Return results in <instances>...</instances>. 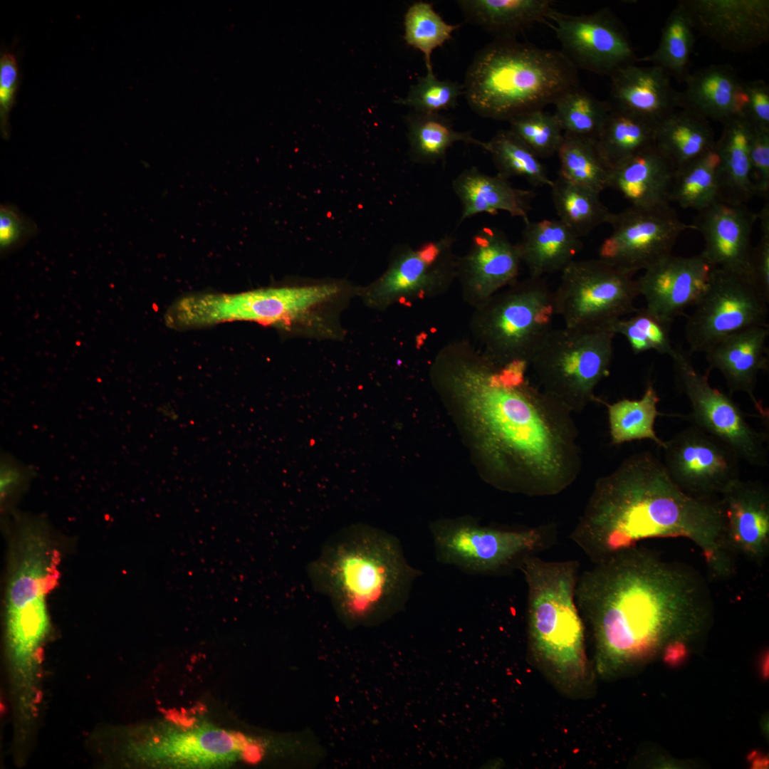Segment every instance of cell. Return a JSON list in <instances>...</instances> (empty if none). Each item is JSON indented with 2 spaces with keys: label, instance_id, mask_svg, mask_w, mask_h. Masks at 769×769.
<instances>
[{
  "label": "cell",
  "instance_id": "obj_5",
  "mask_svg": "<svg viewBox=\"0 0 769 769\" xmlns=\"http://www.w3.org/2000/svg\"><path fill=\"white\" fill-rule=\"evenodd\" d=\"M519 570L528 588V644L533 664L560 692L582 698L595 673L585 649V627L577 607V560L525 558Z\"/></svg>",
  "mask_w": 769,
  "mask_h": 769
},
{
  "label": "cell",
  "instance_id": "obj_26",
  "mask_svg": "<svg viewBox=\"0 0 769 769\" xmlns=\"http://www.w3.org/2000/svg\"><path fill=\"white\" fill-rule=\"evenodd\" d=\"M684 80V90L679 91L681 109L722 124L742 117L744 81L731 66L710 65L688 73Z\"/></svg>",
  "mask_w": 769,
  "mask_h": 769
},
{
  "label": "cell",
  "instance_id": "obj_46",
  "mask_svg": "<svg viewBox=\"0 0 769 769\" xmlns=\"http://www.w3.org/2000/svg\"><path fill=\"white\" fill-rule=\"evenodd\" d=\"M464 85L458 82L441 80L434 72H427L410 86L407 96L398 99L396 103L416 112L440 113L456 106L458 98L464 94Z\"/></svg>",
  "mask_w": 769,
  "mask_h": 769
},
{
  "label": "cell",
  "instance_id": "obj_51",
  "mask_svg": "<svg viewBox=\"0 0 769 769\" xmlns=\"http://www.w3.org/2000/svg\"><path fill=\"white\" fill-rule=\"evenodd\" d=\"M742 118L753 127L769 129V86L763 80L744 81Z\"/></svg>",
  "mask_w": 769,
  "mask_h": 769
},
{
  "label": "cell",
  "instance_id": "obj_12",
  "mask_svg": "<svg viewBox=\"0 0 769 769\" xmlns=\"http://www.w3.org/2000/svg\"><path fill=\"white\" fill-rule=\"evenodd\" d=\"M338 292L335 285L318 284L192 294L181 298L177 315L185 329L234 320L287 324L303 318Z\"/></svg>",
  "mask_w": 769,
  "mask_h": 769
},
{
  "label": "cell",
  "instance_id": "obj_11",
  "mask_svg": "<svg viewBox=\"0 0 769 769\" xmlns=\"http://www.w3.org/2000/svg\"><path fill=\"white\" fill-rule=\"evenodd\" d=\"M632 276L600 258L575 259L553 291L555 315L570 329L609 330L637 310L634 303L639 293Z\"/></svg>",
  "mask_w": 769,
  "mask_h": 769
},
{
  "label": "cell",
  "instance_id": "obj_48",
  "mask_svg": "<svg viewBox=\"0 0 769 769\" xmlns=\"http://www.w3.org/2000/svg\"><path fill=\"white\" fill-rule=\"evenodd\" d=\"M761 236L753 247L749 281L769 303V205L767 203L758 213Z\"/></svg>",
  "mask_w": 769,
  "mask_h": 769
},
{
  "label": "cell",
  "instance_id": "obj_3",
  "mask_svg": "<svg viewBox=\"0 0 769 769\" xmlns=\"http://www.w3.org/2000/svg\"><path fill=\"white\" fill-rule=\"evenodd\" d=\"M570 537L592 563L649 538H684L700 550L713 577L735 571L719 499L686 493L649 452L597 481Z\"/></svg>",
  "mask_w": 769,
  "mask_h": 769
},
{
  "label": "cell",
  "instance_id": "obj_14",
  "mask_svg": "<svg viewBox=\"0 0 769 769\" xmlns=\"http://www.w3.org/2000/svg\"><path fill=\"white\" fill-rule=\"evenodd\" d=\"M672 359L679 386L690 402L694 425L729 447L740 460L755 467L768 466L767 439L748 422L738 405L710 384L686 352L676 349Z\"/></svg>",
  "mask_w": 769,
  "mask_h": 769
},
{
  "label": "cell",
  "instance_id": "obj_23",
  "mask_svg": "<svg viewBox=\"0 0 769 769\" xmlns=\"http://www.w3.org/2000/svg\"><path fill=\"white\" fill-rule=\"evenodd\" d=\"M757 219L758 214L746 204L721 201L699 211L692 224L704 239V249L700 254L713 268L749 281L753 247L751 234Z\"/></svg>",
  "mask_w": 769,
  "mask_h": 769
},
{
  "label": "cell",
  "instance_id": "obj_53",
  "mask_svg": "<svg viewBox=\"0 0 769 769\" xmlns=\"http://www.w3.org/2000/svg\"><path fill=\"white\" fill-rule=\"evenodd\" d=\"M688 654L687 644L683 642H676L667 646L663 651L664 661L671 665L680 664Z\"/></svg>",
  "mask_w": 769,
  "mask_h": 769
},
{
  "label": "cell",
  "instance_id": "obj_6",
  "mask_svg": "<svg viewBox=\"0 0 769 769\" xmlns=\"http://www.w3.org/2000/svg\"><path fill=\"white\" fill-rule=\"evenodd\" d=\"M577 85V68L561 51L515 38H496L474 56L466 73L464 94L478 115L508 122L554 104Z\"/></svg>",
  "mask_w": 769,
  "mask_h": 769
},
{
  "label": "cell",
  "instance_id": "obj_47",
  "mask_svg": "<svg viewBox=\"0 0 769 769\" xmlns=\"http://www.w3.org/2000/svg\"><path fill=\"white\" fill-rule=\"evenodd\" d=\"M38 232L36 224L12 204L0 206V250L6 254L23 245Z\"/></svg>",
  "mask_w": 769,
  "mask_h": 769
},
{
  "label": "cell",
  "instance_id": "obj_16",
  "mask_svg": "<svg viewBox=\"0 0 769 769\" xmlns=\"http://www.w3.org/2000/svg\"><path fill=\"white\" fill-rule=\"evenodd\" d=\"M611 234L599 249V258L632 275L671 254L679 236L693 224H685L670 205L629 206L611 214Z\"/></svg>",
  "mask_w": 769,
  "mask_h": 769
},
{
  "label": "cell",
  "instance_id": "obj_20",
  "mask_svg": "<svg viewBox=\"0 0 769 769\" xmlns=\"http://www.w3.org/2000/svg\"><path fill=\"white\" fill-rule=\"evenodd\" d=\"M695 31L722 48L743 53L769 39V0H682Z\"/></svg>",
  "mask_w": 769,
  "mask_h": 769
},
{
  "label": "cell",
  "instance_id": "obj_44",
  "mask_svg": "<svg viewBox=\"0 0 769 769\" xmlns=\"http://www.w3.org/2000/svg\"><path fill=\"white\" fill-rule=\"evenodd\" d=\"M630 317L616 321L609 329L614 335H623L634 354L655 350L671 358L676 354L670 339L669 322L648 310L637 309Z\"/></svg>",
  "mask_w": 769,
  "mask_h": 769
},
{
  "label": "cell",
  "instance_id": "obj_41",
  "mask_svg": "<svg viewBox=\"0 0 769 769\" xmlns=\"http://www.w3.org/2000/svg\"><path fill=\"white\" fill-rule=\"evenodd\" d=\"M718 157L713 149L676 170L671 192V202L684 209L699 212L718 201L717 176Z\"/></svg>",
  "mask_w": 769,
  "mask_h": 769
},
{
  "label": "cell",
  "instance_id": "obj_30",
  "mask_svg": "<svg viewBox=\"0 0 769 769\" xmlns=\"http://www.w3.org/2000/svg\"><path fill=\"white\" fill-rule=\"evenodd\" d=\"M524 224L516 245L530 277L561 272L583 248L581 238L558 219L529 220Z\"/></svg>",
  "mask_w": 769,
  "mask_h": 769
},
{
  "label": "cell",
  "instance_id": "obj_49",
  "mask_svg": "<svg viewBox=\"0 0 769 769\" xmlns=\"http://www.w3.org/2000/svg\"><path fill=\"white\" fill-rule=\"evenodd\" d=\"M19 86V73L15 56L3 52L0 57V129L2 137L9 138V115Z\"/></svg>",
  "mask_w": 769,
  "mask_h": 769
},
{
  "label": "cell",
  "instance_id": "obj_39",
  "mask_svg": "<svg viewBox=\"0 0 769 769\" xmlns=\"http://www.w3.org/2000/svg\"><path fill=\"white\" fill-rule=\"evenodd\" d=\"M482 148L490 154L497 174L503 177H521L537 187L552 185L540 159L509 129L497 132L483 142Z\"/></svg>",
  "mask_w": 769,
  "mask_h": 769
},
{
  "label": "cell",
  "instance_id": "obj_33",
  "mask_svg": "<svg viewBox=\"0 0 769 769\" xmlns=\"http://www.w3.org/2000/svg\"><path fill=\"white\" fill-rule=\"evenodd\" d=\"M709 122L686 109L676 110L656 124L655 147L676 170L698 159L715 146Z\"/></svg>",
  "mask_w": 769,
  "mask_h": 769
},
{
  "label": "cell",
  "instance_id": "obj_37",
  "mask_svg": "<svg viewBox=\"0 0 769 769\" xmlns=\"http://www.w3.org/2000/svg\"><path fill=\"white\" fill-rule=\"evenodd\" d=\"M659 402L658 393L649 382L639 399H622L606 404L612 443L621 444L649 439L663 449L665 441L661 440L654 430L655 419L659 414Z\"/></svg>",
  "mask_w": 769,
  "mask_h": 769
},
{
  "label": "cell",
  "instance_id": "obj_22",
  "mask_svg": "<svg viewBox=\"0 0 769 769\" xmlns=\"http://www.w3.org/2000/svg\"><path fill=\"white\" fill-rule=\"evenodd\" d=\"M713 267L701 255L670 254L646 270L636 280L646 308L672 323L706 291Z\"/></svg>",
  "mask_w": 769,
  "mask_h": 769
},
{
  "label": "cell",
  "instance_id": "obj_40",
  "mask_svg": "<svg viewBox=\"0 0 769 769\" xmlns=\"http://www.w3.org/2000/svg\"><path fill=\"white\" fill-rule=\"evenodd\" d=\"M557 154L559 175L566 180L600 194L609 187L610 169L601 157L595 140L564 134Z\"/></svg>",
  "mask_w": 769,
  "mask_h": 769
},
{
  "label": "cell",
  "instance_id": "obj_35",
  "mask_svg": "<svg viewBox=\"0 0 769 769\" xmlns=\"http://www.w3.org/2000/svg\"><path fill=\"white\" fill-rule=\"evenodd\" d=\"M656 124L611 105L607 117L596 139L597 150L608 167L611 169L627 159L654 146Z\"/></svg>",
  "mask_w": 769,
  "mask_h": 769
},
{
  "label": "cell",
  "instance_id": "obj_21",
  "mask_svg": "<svg viewBox=\"0 0 769 769\" xmlns=\"http://www.w3.org/2000/svg\"><path fill=\"white\" fill-rule=\"evenodd\" d=\"M522 263L516 244L501 229H480L468 252L457 258L456 278L466 300L478 307L516 282Z\"/></svg>",
  "mask_w": 769,
  "mask_h": 769
},
{
  "label": "cell",
  "instance_id": "obj_7",
  "mask_svg": "<svg viewBox=\"0 0 769 769\" xmlns=\"http://www.w3.org/2000/svg\"><path fill=\"white\" fill-rule=\"evenodd\" d=\"M59 563L42 523H24L13 548L6 593L9 645L20 671L30 666L48 631L46 596L58 582Z\"/></svg>",
  "mask_w": 769,
  "mask_h": 769
},
{
  "label": "cell",
  "instance_id": "obj_25",
  "mask_svg": "<svg viewBox=\"0 0 769 769\" xmlns=\"http://www.w3.org/2000/svg\"><path fill=\"white\" fill-rule=\"evenodd\" d=\"M768 325L749 328L725 338L705 352L709 365L722 374L731 393L747 394L765 419L768 412L754 390L759 373L768 369Z\"/></svg>",
  "mask_w": 769,
  "mask_h": 769
},
{
  "label": "cell",
  "instance_id": "obj_4",
  "mask_svg": "<svg viewBox=\"0 0 769 769\" xmlns=\"http://www.w3.org/2000/svg\"><path fill=\"white\" fill-rule=\"evenodd\" d=\"M313 586L326 595L346 624H372L406 604L419 570L399 540L365 524L335 533L308 566Z\"/></svg>",
  "mask_w": 769,
  "mask_h": 769
},
{
  "label": "cell",
  "instance_id": "obj_18",
  "mask_svg": "<svg viewBox=\"0 0 769 769\" xmlns=\"http://www.w3.org/2000/svg\"><path fill=\"white\" fill-rule=\"evenodd\" d=\"M549 21L562 53L577 69L610 76L619 68L635 63L636 53L618 19L607 9L582 15L553 10Z\"/></svg>",
  "mask_w": 769,
  "mask_h": 769
},
{
  "label": "cell",
  "instance_id": "obj_50",
  "mask_svg": "<svg viewBox=\"0 0 769 769\" xmlns=\"http://www.w3.org/2000/svg\"><path fill=\"white\" fill-rule=\"evenodd\" d=\"M750 177L755 194L768 198L769 194V129L752 126L750 139Z\"/></svg>",
  "mask_w": 769,
  "mask_h": 769
},
{
  "label": "cell",
  "instance_id": "obj_31",
  "mask_svg": "<svg viewBox=\"0 0 769 769\" xmlns=\"http://www.w3.org/2000/svg\"><path fill=\"white\" fill-rule=\"evenodd\" d=\"M722 133L716 140L718 157L717 176L718 201L746 204L756 196L750 177V139L752 126L743 118H733L723 124Z\"/></svg>",
  "mask_w": 769,
  "mask_h": 769
},
{
  "label": "cell",
  "instance_id": "obj_15",
  "mask_svg": "<svg viewBox=\"0 0 769 769\" xmlns=\"http://www.w3.org/2000/svg\"><path fill=\"white\" fill-rule=\"evenodd\" d=\"M768 304L747 278L713 268L706 291L686 322L690 351L705 353L734 333L768 325Z\"/></svg>",
  "mask_w": 769,
  "mask_h": 769
},
{
  "label": "cell",
  "instance_id": "obj_10",
  "mask_svg": "<svg viewBox=\"0 0 769 769\" xmlns=\"http://www.w3.org/2000/svg\"><path fill=\"white\" fill-rule=\"evenodd\" d=\"M555 531L548 525L509 529L466 520L438 523L431 528L439 563L484 575L519 569L525 558L555 542Z\"/></svg>",
  "mask_w": 769,
  "mask_h": 769
},
{
  "label": "cell",
  "instance_id": "obj_55",
  "mask_svg": "<svg viewBox=\"0 0 769 769\" xmlns=\"http://www.w3.org/2000/svg\"><path fill=\"white\" fill-rule=\"evenodd\" d=\"M761 675L764 679L768 676V653H765L760 660Z\"/></svg>",
  "mask_w": 769,
  "mask_h": 769
},
{
  "label": "cell",
  "instance_id": "obj_9",
  "mask_svg": "<svg viewBox=\"0 0 769 769\" xmlns=\"http://www.w3.org/2000/svg\"><path fill=\"white\" fill-rule=\"evenodd\" d=\"M614 335L552 328L530 362L543 390L568 411L582 410L595 399L597 385L609 374Z\"/></svg>",
  "mask_w": 769,
  "mask_h": 769
},
{
  "label": "cell",
  "instance_id": "obj_8",
  "mask_svg": "<svg viewBox=\"0 0 769 769\" xmlns=\"http://www.w3.org/2000/svg\"><path fill=\"white\" fill-rule=\"evenodd\" d=\"M477 307L473 329L481 352L498 365L529 364L550 331L553 291L542 278L515 282Z\"/></svg>",
  "mask_w": 769,
  "mask_h": 769
},
{
  "label": "cell",
  "instance_id": "obj_2",
  "mask_svg": "<svg viewBox=\"0 0 769 769\" xmlns=\"http://www.w3.org/2000/svg\"><path fill=\"white\" fill-rule=\"evenodd\" d=\"M438 359L496 468L517 474L518 491L552 496L574 481L580 456L570 412L526 381L525 364L498 365L467 344L445 347Z\"/></svg>",
  "mask_w": 769,
  "mask_h": 769
},
{
  "label": "cell",
  "instance_id": "obj_24",
  "mask_svg": "<svg viewBox=\"0 0 769 769\" xmlns=\"http://www.w3.org/2000/svg\"><path fill=\"white\" fill-rule=\"evenodd\" d=\"M724 516V539L733 554L758 565L769 554V493L759 481L733 482L719 498Z\"/></svg>",
  "mask_w": 769,
  "mask_h": 769
},
{
  "label": "cell",
  "instance_id": "obj_56",
  "mask_svg": "<svg viewBox=\"0 0 769 769\" xmlns=\"http://www.w3.org/2000/svg\"><path fill=\"white\" fill-rule=\"evenodd\" d=\"M162 414L172 420H176L178 418L177 412L170 407H162L161 409Z\"/></svg>",
  "mask_w": 769,
  "mask_h": 769
},
{
  "label": "cell",
  "instance_id": "obj_45",
  "mask_svg": "<svg viewBox=\"0 0 769 769\" xmlns=\"http://www.w3.org/2000/svg\"><path fill=\"white\" fill-rule=\"evenodd\" d=\"M510 128L540 158L558 152L564 133L555 116L543 109L530 110L511 118Z\"/></svg>",
  "mask_w": 769,
  "mask_h": 769
},
{
  "label": "cell",
  "instance_id": "obj_17",
  "mask_svg": "<svg viewBox=\"0 0 769 769\" xmlns=\"http://www.w3.org/2000/svg\"><path fill=\"white\" fill-rule=\"evenodd\" d=\"M454 242L453 236L445 235L416 247L403 246L387 271L365 290V301L383 308L444 291L456 278Z\"/></svg>",
  "mask_w": 769,
  "mask_h": 769
},
{
  "label": "cell",
  "instance_id": "obj_28",
  "mask_svg": "<svg viewBox=\"0 0 769 769\" xmlns=\"http://www.w3.org/2000/svg\"><path fill=\"white\" fill-rule=\"evenodd\" d=\"M451 187L461 206L459 224L477 214L500 211L521 218L524 223L530 220L534 191L515 187L498 174L490 175L471 167L458 174Z\"/></svg>",
  "mask_w": 769,
  "mask_h": 769
},
{
  "label": "cell",
  "instance_id": "obj_43",
  "mask_svg": "<svg viewBox=\"0 0 769 769\" xmlns=\"http://www.w3.org/2000/svg\"><path fill=\"white\" fill-rule=\"evenodd\" d=\"M404 39L407 44L423 55L427 72L433 71L432 52L449 41L460 24L447 23L435 11L433 6L424 1H416L407 9L404 21Z\"/></svg>",
  "mask_w": 769,
  "mask_h": 769
},
{
  "label": "cell",
  "instance_id": "obj_27",
  "mask_svg": "<svg viewBox=\"0 0 769 769\" xmlns=\"http://www.w3.org/2000/svg\"><path fill=\"white\" fill-rule=\"evenodd\" d=\"M610 78L614 107L656 123L679 108V91L660 67L632 63L619 68Z\"/></svg>",
  "mask_w": 769,
  "mask_h": 769
},
{
  "label": "cell",
  "instance_id": "obj_1",
  "mask_svg": "<svg viewBox=\"0 0 769 769\" xmlns=\"http://www.w3.org/2000/svg\"><path fill=\"white\" fill-rule=\"evenodd\" d=\"M580 573L575 600L593 646L595 671L617 677L671 644H688L711 624L713 598L703 575L639 544Z\"/></svg>",
  "mask_w": 769,
  "mask_h": 769
},
{
  "label": "cell",
  "instance_id": "obj_34",
  "mask_svg": "<svg viewBox=\"0 0 769 769\" xmlns=\"http://www.w3.org/2000/svg\"><path fill=\"white\" fill-rule=\"evenodd\" d=\"M407 130L410 159L419 164H436L444 162L447 151L456 142L482 147V141L470 132L454 129L451 120L440 113H424L411 110L404 116Z\"/></svg>",
  "mask_w": 769,
  "mask_h": 769
},
{
  "label": "cell",
  "instance_id": "obj_42",
  "mask_svg": "<svg viewBox=\"0 0 769 769\" xmlns=\"http://www.w3.org/2000/svg\"><path fill=\"white\" fill-rule=\"evenodd\" d=\"M554 113L564 134L595 140L611 109L578 85L562 94L553 104Z\"/></svg>",
  "mask_w": 769,
  "mask_h": 769
},
{
  "label": "cell",
  "instance_id": "obj_54",
  "mask_svg": "<svg viewBox=\"0 0 769 769\" xmlns=\"http://www.w3.org/2000/svg\"><path fill=\"white\" fill-rule=\"evenodd\" d=\"M749 760L752 762V765L755 768H763V766L768 765V760L765 755L757 753L754 751L752 754L749 755Z\"/></svg>",
  "mask_w": 769,
  "mask_h": 769
},
{
  "label": "cell",
  "instance_id": "obj_52",
  "mask_svg": "<svg viewBox=\"0 0 769 769\" xmlns=\"http://www.w3.org/2000/svg\"><path fill=\"white\" fill-rule=\"evenodd\" d=\"M33 469L19 461L14 456L4 454L0 465V498L4 505L23 486L32 478Z\"/></svg>",
  "mask_w": 769,
  "mask_h": 769
},
{
  "label": "cell",
  "instance_id": "obj_29",
  "mask_svg": "<svg viewBox=\"0 0 769 769\" xmlns=\"http://www.w3.org/2000/svg\"><path fill=\"white\" fill-rule=\"evenodd\" d=\"M676 169L655 147H650L610 169L609 187L631 206L653 208L669 205Z\"/></svg>",
  "mask_w": 769,
  "mask_h": 769
},
{
  "label": "cell",
  "instance_id": "obj_13",
  "mask_svg": "<svg viewBox=\"0 0 769 769\" xmlns=\"http://www.w3.org/2000/svg\"><path fill=\"white\" fill-rule=\"evenodd\" d=\"M142 760L174 768H210L256 763L264 755L258 740L209 723H173L135 748Z\"/></svg>",
  "mask_w": 769,
  "mask_h": 769
},
{
  "label": "cell",
  "instance_id": "obj_32",
  "mask_svg": "<svg viewBox=\"0 0 769 769\" xmlns=\"http://www.w3.org/2000/svg\"><path fill=\"white\" fill-rule=\"evenodd\" d=\"M549 0H459L456 4L466 20L496 38L515 35L539 22H547L553 10Z\"/></svg>",
  "mask_w": 769,
  "mask_h": 769
},
{
  "label": "cell",
  "instance_id": "obj_38",
  "mask_svg": "<svg viewBox=\"0 0 769 769\" xmlns=\"http://www.w3.org/2000/svg\"><path fill=\"white\" fill-rule=\"evenodd\" d=\"M694 28L681 1L669 14L656 48L649 55L637 58L662 68L679 79H684L695 43Z\"/></svg>",
  "mask_w": 769,
  "mask_h": 769
},
{
  "label": "cell",
  "instance_id": "obj_19",
  "mask_svg": "<svg viewBox=\"0 0 769 769\" xmlns=\"http://www.w3.org/2000/svg\"><path fill=\"white\" fill-rule=\"evenodd\" d=\"M663 464L671 479L695 496H720L739 479L741 461L723 443L693 425L665 441Z\"/></svg>",
  "mask_w": 769,
  "mask_h": 769
},
{
  "label": "cell",
  "instance_id": "obj_36",
  "mask_svg": "<svg viewBox=\"0 0 769 769\" xmlns=\"http://www.w3.org/2000/svg\"><path fill=\"white\" fill-rule=\"evenodd\" d=\"M558 220L580 238L588 235L612 214L597 194L558 176L550 186Z\"/></svg>",
  "mask_w": 769,
  "mask_h": 769
}]
</instances>
